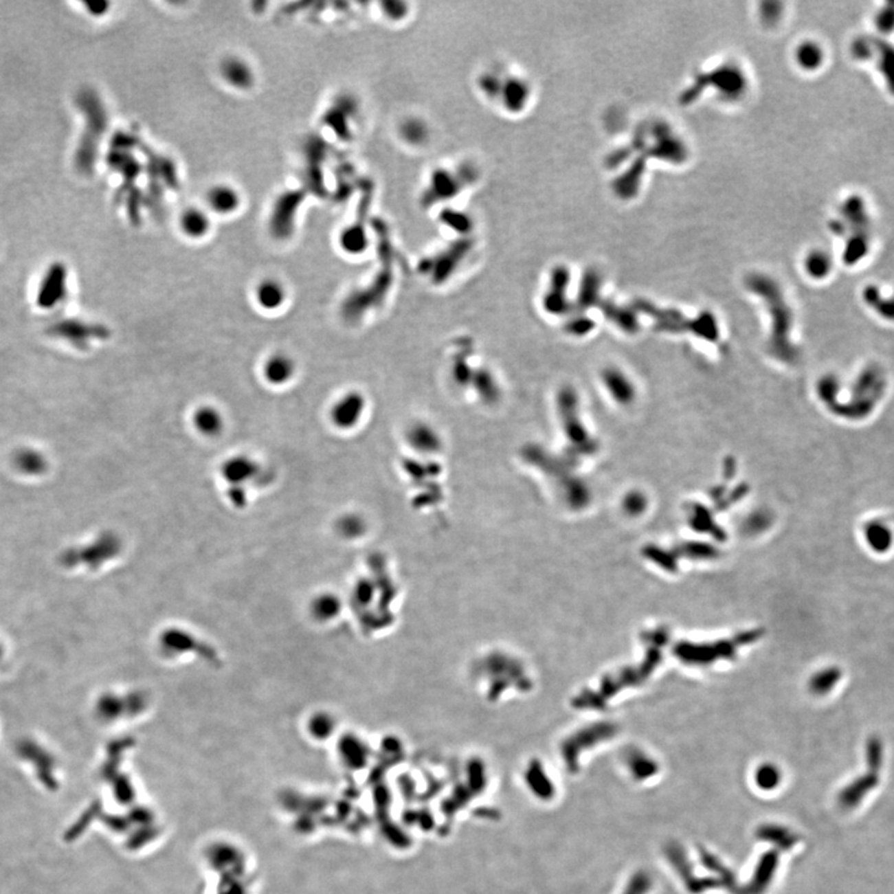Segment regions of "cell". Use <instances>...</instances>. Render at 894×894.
Masks as SVG:
<instances>
[{
	"instance_id": "cell-8",
	"label": "cell",
	"mask_w": 894,
	"mask_h": 894,
	"mask_svg": "<svg viewBox=\"0 0 894 894\" xmlns=\"http://www.w3.org/2000/svg\"><path fill=\"white\" fill-rule=\"evenodd\" d=\"M221 72L229 84L238 89L249 87L254 80L250 67L236 58H227L221 66Z\"/></svg>"
},
{
	"instance_id": "cell-13",
	"label": "cell",
	"mask_w": 894,
	"mask_h": 894,
	"mask_svg": "<svg viewBox=\"0 0 894 894\" xmlns=\"http://www.w3.org/2000/svg\"><path fill=\"white\" fill-rule=\"evenodd\" d=\"M875 783H877L875 776L869 775L867 778L860 779L856 784L851 785L841 795V803H842L843 806L845 807L855 806L853 804L862 798L863 794H866L869 789H872L873 786H875Z\"/></svg>"
},
{
	"instance_id": "cell-16",
	"label": "cell",
	"mask_w": 894,
	"mask_h": 894,
	"mask_svg": "<svg viewBox=\"0 0 894 894\" xmlns=\"http://www.w3.org/2000/svg\"><path fill=\"white\" fill-rule=\"evenodd\" d=\"M840 677H841V672H840L838 669H826V671H823L821 673H818V675L812 680L811 687H812L814 691L817 692V693H825V692H829V691H830V689H832L837 682H838Z\"/></svg>"
},
{
	"instance_id": "cell-6",
	"label": "cell",
	"mask_w": 894,
	"mask_h": 894,
	"mask_svg": "<svg viewBox=\"0 0 894 894\" xmlns=\"http://www.w3.org/2000/svg\"><path fill=\"white\" fill-rule=\"evenodd\" d=\"M193 423L198 432L205 436H218L224 429V418L212 406H201L193 415Z\"/></svg>"
},
{
	"instance_id": "cell-2",
	"label": "cell",
	"mask_w": 894,
	"mask_h": 894,
	"mask_svg": "<svg viewBox=\"0 0 894 894\" xmlns=\"http://www.w3.org/2000/svg\"><path fill=\"white\" fill-rule=\"evenodd\" d=\"M364 400L361 394L349 392L338 400L331 412L332 421L339 429H350L361 418Z\"/></svg>"
},
{
	"instance_id": "cell-7",
	"label": "cell",
	"mask_w": 894,
	"mask_h": 894,
	"mask_svg": "<svg viewBox=\"0 0 894 894\" xmlns=\"http://www.w3.org/2000/svg\"><path fill=\"white\" fill-rule=\"evenodd\" d=\"M208 204L212 210L219 214H229L238 206V195L232 188L216 186L208 193Z\"/></svg>"
},
{
	"instance_id": "cell-3",
	"label": "cell",
	"mask_w": 894,
	"mask_h": 894,
	"mask_svg": "<svg viewBox=\"0 0 894 894\" xmlns=\"http://www.w3.org/2000/svg\"><path fill=\"white\" fill-rule=\"evenodd\" d=\"M221 473L232 486H241L258 476V466L250 457L240 455L227 458L221 467Z\"/></svg>"
},
{
	"instance_id": "cell-15",
	"label": "cell",
	"mask_w": 894,
	"mask_h": 894,
	"mask_svg": "<svg viewBox=\"0 0 894 894\" xmlns=\"http://www.w3.org/2000/svg\"><path fill=\"white\" fill-rule=\"evenodd\" d=\"M15 463L19 467L20 470L24 471L26 473H41L45 469L46 463L44 457L38 454L36 451L27 450L18 452Z\"/></svg>"
},
{
	"instance_id": "cell-19",
	"label": "cell",
	"mask_w": 894,
	"mask_h": 894,
	"mask_svg": "<svg viewBox=\"0 0 894 894\" xmlns=\"http://www.w3.org/2000/svg\"><path fill=\"white\" fill-rule=\"evenodd\" d=\"M229 497L236 506H244L246 501L245 491L241 486H232L229 489Z\"/></svg>"
},
{
	"instance_id": "cell-20",
	"label": "cell",
	"mask_w": 894,
	"mask_h": 894,
	"mask_svg": "<svg viewBox=\"0 0 894 894\" xmlns=\"http://www.w3.org/2000/svg\"><path fill=\"white\" fill-rule=\"evenodd\" d=\"M85 5H86L87 9H91V10H89L91 14H93V15H102V14L106 12L107 7H109V3H104V1H100V3H85Z\"/></svg>"
},
{
	"instance_id": "cell-5",
	"label": "cell",
	"mask_w": 894,
	"mask_h": 894,
	"mask_svg": "<svg viewBox=\"0 0 894 894\" xmlns=\"http://www.w3.org/2000/svg\"><path fill=\"white\" fill-rule=\"evenodd\" d=\"M295 369V361L289 355L283 353L273 354L265 363V379L273 385H282L292 378Z\"/></svg>"
},
{
	"instance_id": "cell-14",
	"label": "cell",
	"mask_w": 894,
	"mask_h": 894,
	"mask_svg": "<svg viewBox=\"0 0 894 894\" xmlns=\"http://www.w3.org/2000/svg\"><path fill=\"white\" fill-rule=\"evenodd\" d=\"M796 60L798 65L805 70H814L821 64L823 52L814 43H804L798 47Z\"/></svg>"
},
{
	"instance_id": "cell-12",
	"label": "cell",
	"mask_w": 894,
	"mask_h": 894,
	"mask_svg": "<svg viewBox=\"0 0 894 894\" xmlns=\"http://www.w3.org/2000/svg\"><path fill=\"white\" fill-rule=\"evenodd\" d=\"M605 385H607L615 399L620 403H629L634 396V389L629 380L618 370H607L604 373Z\"/></svg>"
},
{
	"instance_id": "cell-9",
	"label": "cell",
	"mask_w": 894,
	"mask_h": 894,
	"mask_svg": "<svg viewBox=\"0 0 894 894\" xmlns=\"http://www.w3.org/2000/svg\"><path fill=\"white\" fill-rule=\"evenodd\" d=\"M256 298L265 309H277L282 306L286 292L282 284L276 280H266L258 284Z\"/></svg>"
},
{
	"instance_id": "cell-18",
	"label": "cell",
	"mask_w": 894,
	"mask_h": 894,
	"mask_svg": "<svg viewBox=\"0 0 894 894\" xmlns=\"http://www.w3.org/2000/svg\"><path fill=\"white\" fill-rule=\"evenodd\" d=\"M882 760V746L881 743L877 739H872L869 743V766L875 769L880 768Z\"/></svg>"
},
{
	"instance_id": "cell-11",
	"label": "cell",
	"mask_w": 894,
	"mask_h": 894,
	"mask_svg": "<svg viewBox=\"0 0 894 894\" xmlns=\"http://www.w3.org/2000/svg\"><path fill=\"white\" fill-rule=\"evenodd\" d=\"M866 541L869 548L877 553H884L892 546L893 537L889 528L878 522L871 523L866 528Z\"/></svg>"
},
{
	"instance_id": "cell-10",
	"label": "cell",
	"mask_w": 894,
	"mask_h": 894,
	"mask_svg": "<svg viewBox=\"0 0 894 894\" xmlns=\"http://www.w3.org/2000/svg\"><path fill=\"white\" fill-rule=\"evenodd\" d=\"M181 229L189 238H201L209 229V219L205 212L197 208H188L181 214Z\"/></svg>"
},
{
	"instance_id": "cell-1",
	"label": "cell",
	"mask_w": 894,
	"mask_h": 894,
	"mask_svg": "<svg viewBox=\"0 0 894 894\" xmlns=\"http://www.w3.org/2000/svg\"><path fill=\"white\" fill-rule=\"evenodd\" d=\"M78 107L86 118L85 132L78 143L75 155L76 168L82 173H90L96 158V147L104 124V115L101 102L91 91H82L78 98Z\"/></svg>"
},
{
	"instance_id": "cell-4",
	"label": "cell",
	"mask_w": 894,
	"mask_h": 894,
	"mask_svg": "<svg viewBox=\"0 0 894 894\" xmlns=\"http://www.w3.org/2000/svg\"><path fill=\"white\" fill-rule=\"evenodd\" d=\"M66 287V272L63 265H54L46 272L39 289L38 300L41 304H54L61 301Z\"/></svg>"
},
{
	"instance_id": "cell-17",
	"label": "cell",
	"mask_w": 894,
	"mask_h": 894,
	"mask_svg": "<svg viewBox=\"0 0 894 894\" xmlns=\"http://www.w3.org/2000/svg\"><path fill=\"white\" fill-rule=\"evenodd\" d=\"M806 269L812 276H824L830 269V260L823 252H814L807 258Z\"/></svg>"
}]
</instances>
